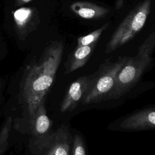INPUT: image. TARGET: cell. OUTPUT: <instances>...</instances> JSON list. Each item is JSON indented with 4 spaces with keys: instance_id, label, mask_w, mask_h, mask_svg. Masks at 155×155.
Returning <instances> with one entry per match:
<instances>
[{
    "instance_id": "cell-7",
    "label": "cell",
    "mask_w": 155,
    "mask_h": 155,
    "mask_svg": "<svg viewBox=\"0 0 155 155\" xmlns=\"http://www.w3.org/2000/svg\"><path fill=\"white\" fill-rule=\"evenodd\" d=\"M120 128L130 130L155 129V108H148L134 113L125 117Z\"/></svg>"
},
{
    "instance_id": "cell-14",
    "label": "cell",
    "mask_w": 155,
    "mask_h": 155,
    "mask_svg": "<svg viewBox=\"0 0 155 155\" xmlns=\"http://www.w3.org/2000/svg\"><path fill=\"white\" fill-rule=\"evenodd\" d=\"M31 1V0H15V4H16V5L18 6V5H23V4L28 3Z\"/></svg>"
},
{
    "instance_id": "cell-15",
    "label": "cell",
    "mask_w": 155,
    "mask_h": 155,
    "mask_svg": "<svg viewBox=\"0 0 155 155\" xmlns=\"http://www.w3.org/2000/svg\"><path fill=\"white\" fill-rule=\"evenodd\" d=\"M1 81H0V89H1Z\"/></svg>"
},
{
    "instance_id": "cell-6",
    "label": "cell",
    "mask_w": 155,
    "mask_h": 155,
    "mask_svg": "<svg viewBox=\"0 0 155 155\" xmlns=\"http://www.w3.org/2000/svg\"><path fill=\"white\" fill-rule=\"evenodd\" d=\"M93 79L94 75L82 76L71 83L61 104V111L64 113L72 111L82 102Z\"/></svg>"
},
{
    "instance_id": "cell-13",
    "label": "cell",
    "mask_w": 155,
    "mask_h": 155,
    "mask_svg": "<svg viewBox=\"0 0 155 155\" xmlns=\"http://www.w3.org/2000/svg\"><path fill=\"white\" fill-rule=\"evenodd\" d=\"M71 155H86L84 142L79 134H76L73 137Z\"/></svg>"
},
{
    "instance_id": "cell-10",
    "label": "cell",
    "mask_w": 155,
    "mask_h": 155,
    "mask_svg": "<svg viewBox=\"0 0 155 155\" xmlns=\"http://www.w3.org/2000/svg\"><path fill=\"white\" fill-rule=\"evenodd\" d=\"M95 44L77 47L68 60L66 73H69L83 67L89 59Z\"/></svg>"
},
{
    "instance_id": "cell-4",
    "label": "cell",
    "mask_w": 155,
    "mask_h": 155,
    "mask_svg": "<svg viewBox=\"0 0 155 155\" xmlns=\"http://www.w3.org/2000/svg\"><path fill=\"white\" fill-rule=\"evenodd\" d=\"M150 7L151 0H145L124 19L107 43L106 53L126 44L141 30L150 13Z\"/></svg>"
},
{
    "instance_id": "cell-9",
    "label": "cell",
    "mask_w": 155,
    "mask_h": 155,
    "mask_svg": "<svg viewBox=\"0 0 155 155\" xmlns=\"http://www.w3.org/2000/svg\"><path fill=\"white\" fill-rule=\"evenodd\" d=\"M71 10L79 16L87 19H97L106 15L108 10L88 2H76L71 5Z\"/></svg>"
},
{
    "instance_id": "cell-12",
    "label": "cell",
    "mask_w": 155,
    "mask_h": 155,
    "mask_svg": "<svg viewBox=\"0 0 155 155\" xmlns=\"http://www.w3.org/2000/svg\"><path fill=\"white\" fill-rule=\"evenodd\" d=\"M12 122L11 117H8L0 130V155H2L7 148Z\"/></svg>"
},
{
    "instance_id": "cell-2",
    "label": "cell",
    "mask_w": 155,
    "mask_h": 155,
    "mask_svg": "<svg viewBox=\"0 0 155 155\" xmlns=\"http://www.w3.org/2000/svg\"><path fill=\"white\" fill-rule=\"evenodd\" d=\"M155 48V32L151 33L140 45L134 57H128L117 73L114 87L107 100L117 99L127 93L138 82L151 62Z\"/></svg>"
},
{
    "instance_id": "cell-3",
    "label": "cell",
    "mask_w": 155,
    "mask_h": 155,
    "mask_svg": "<svg viewBox=\"0 0 155 155\" xmlns=\"http://www.w3.org/2000/svg\"><path fill=\"white\" fill-rule=\"evenodd\" d=\"M128 57H120L116 62L102 64L94 74L93 84L82 100V104L88 105L107 100L112 91L116 77L125 64Z\"/></svg>"
},
{
    "instance_id": "cell-8",
    "label": "cell",
    "mask_w": 155,
    "mask_h": 155,
    "mask_svg": "<svg viewBox=\"0 0 155 155\" xmlns=\"http://www.w3.org/2000/svg\"><path fill=\"white\" fill-rule=\"evenodd\" d=\"M30 121L31 133L36 137L39 138L50 133L51 122L47 115L44 100L38 105L30 117Z\"/></svg>"
},
{
    "instance_id": "cell-1",
    "label": "cell",
    "mask_w": 155,
    "mask_h": 155,
    "mask_svg": "<svg viewBox=\"0 0 155 155\" xmlns=\"http://www.w3.org/2000/svg\"><path fill=\"white\" fill-rule=\"evenodd\" d=\"M63 44L55 42L47 47L38 61L28 68L21 91L30 117L50 90L61 63Z\"/></svg>"
},
{
    "instance_id": "cell-11",
    "label": "cell",
    "mask_w": 155,
    "mask_h": 155,
    "mask_svg": "<svg viewBox=\"0 0 155 155\" xmlns=\"http://www.w3.org/2000/svg\"><path fill=\"white\" fill-rule=\"evenodd\" d=\"M108 25V24H105L101 28L94 30L88 35L79 37L78 39V47L96 44V42L98 40L102 33L107 28Z\"/></svg>"
},
{
    "instance_id": "cell-5",
    "label": "cell",
    "mask_w": 155,
    "mask_h": 155,
    "mask_svg": "<svg viewBox=\"0 0 155 155\" xmlns=\"http://www.w3.org/2000/svg\"><path fill=\"white\" fill-rule=\"evenodd\" d=\"M38 139L39 147L44 151V155L70 154L73 137L65 125Z\"/></svg>"
}]
</instances>
